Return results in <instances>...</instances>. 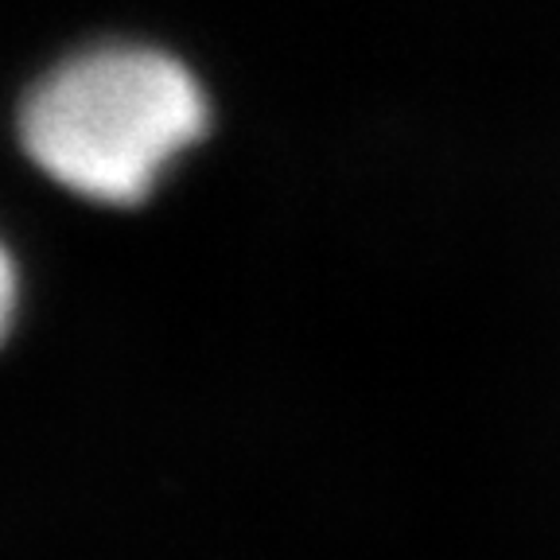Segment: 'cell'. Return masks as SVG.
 Segmentation results:
<instances>
[{
    "label": "cell",
    "instance_id": "cell-1",
    "mask_svg": "<svg viewBox=\"0 0 560 560\" xmlns=\"http://www.w3.org/2000/svg\"><path fill=\"white\" fill-rule=\"evenodd\" d=\"M195 74L140 44H102L62 59L20 109V144L39 172L79 199L132 207L207 132Z\"/></svg>",
    "mask_w": 560,
    "mask_h": 560
},
{
    "label": "cell",
    "instance_id": "cell-2",
    "mask_svg": "<svg viewBox=\"0 0 560 560\" xmlns=\"http://www.w3.org/2000/svg\"><path fill=\"white\" fill-rule=\"evenodd\" d=\"M12 315H16V265H12L9 249L0 245V342L9 335Z\"/></svg>",
    "mask_w": 560,
    "mask_h": 560
}]
</instances>
